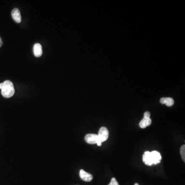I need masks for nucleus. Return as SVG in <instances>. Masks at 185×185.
<instances>
[{"instance_id": "1", "label": "nucleus", "mask_w": 185, "mask_h": 185, "mask_svg": "<svg viewBox=\"0 0 185 185\" xmlns=\"http://www.w3.org/2000/svg\"><path fill=\"white\" fill-rule=\"evenodd\" d=\"M161 153L156 151L152 152L146 151L142 156V160L147 166H152L153 164L156 165L161 162Z\"/></svg>"}, {"instance_id": "2", "label": "nucleus", "mask_w": 185, "mask_h": 185, "mask_svg": "<svg viewBox=\"0 0 185 185\" xmlns=\"http://www.w3.org/2000/svg\"><path fill=\"white\" fill-rule=\"evenodd\" d=\"M0 89L1 90L2 95L5 98H9L14 95L15 90L12 81L6 80L0 83Z\"/></svg>"}, {"instance_id": "3", "label": "nucleus", "mask_w": 185, "mask_h": 185, "mask_svg": "<svg viewBox=\"0 0 185 185\" xmlns=\"http://www.w3.org/2000/svg\"><path fill=\"white\" fill-rule=\"evenodd\" d=\"M84 139L87 144H91V145L96 144L98 146H101L102 145V143L100 141L98 136L97 134H87L85 136Z\"/></svg>"}, {"instance_id": "4", "label": "nucleus", "mask_w": 185, "mask_h": 185, "mask_svg": "<svg viewBox=\"0 0 185 185\" xmlns=\"http://www.w3.org/2000/svg\"><path fill=\"white\" fill-rule=\"evenodd\" d=\"M108 129L105 127H101V128L100 129L99 131L98 136L100 142H104L106 141L108 138Z\"/></svg>"}, {"instance_id": "5", "label": "nucleus", "mask_w": 185, "mask_h": 185, "mask_svg": "<svg viewBox=\"0 0 185 185\" xmlns=\"http://www.w3.org/2000/svg\"><path fill=\"white\" fill-rule=\"evenodd\" d=\"M79 175H80V178L82 180L85 181V182H91L92 181V178H93V177L92 174L87 172L83 169L80 170Z\"/></svg>"}, {"instance_id": "6", "label": "nucleus", "mask_w": 185, "mask_h": 185, "mask_svg": "<svg viewBox=\"0 0 185 185\" xmlns=\"http://www.w3.org/2000/svg\"><path fill=\"white\" fill-rule=\"evenodd\" d=\"M12 16L13 20L17 23H19L21 22V16L20 10L18 8H14L12 12Z\"/></svg>"}, {"instance_id": "7", "label": "nucleus", "mask_w": 185, "mask_h": 185, "mask_svg": "<svg viewBox=\"0 0 185 185\" xmlns=\"http://www.w3.org/2000/svg\"><path fill=\"white\" fill-rule=\"evenodd\" d=\"M33 51H34V55L36 57H41L43 54L41 45L39 43H36L34 44L33 48Z\"/></svg>"}, {"instance_id": "8", "label": "nucleus", "mask_w": 185, "mask_h": 185, "mask_svg": "<svg viewBox=\"0 0 185 185\" xmlns=\"http://www.w3.org/2000/svg\"><path fill=\"white\" fill-rule=\"evenodd\" d=\"M152 123L151 118L150 117H144L140 123V127L142 129H145L149 125H150Z\"/></svg>"}, {"instance_id": "9", "label": "nucleus", "mask_w": 185, "mask_h": 185, "mask_svg": "<svg viewBox=\"0 0 185 185\" xmlns=\"http://www.w3.org/2000/svg\"><path fill=\"white\" fill-rule=\"evenodd\" d=\"M165 104H166V105L168 107L172 106L174 104V100L172 98H166Z\"/></svg>"}, {"instance_id": "10", "label": "nucleus", "mask_w": 185, "mask_h": 185, "mask_svg": "<svg viewBox=\"0 0 185 185\" xmlns=\"http://www.w3.org/2000/svg\"><path fill=\"white\" fill-rule=\"evenodd\" d=\"M181 156L182 157V161H184V162L185 161V145H182L181 148Z\"/></svg>"}, {"instance_id": "11", "label": "nucleus", "mask_w": 185, "mask_h": 185, "mask_svg": "<svg viewBox=\"0 0 185 185\" xmlns=\"http://www.w3.org/2000/svg\"><path fill=\"white\" fill-rule=\"evenodd\" d=\"M108 185H119V184L115 178H112L111 179V182Z\"/></svg>"}, {"instance_id": "12", "label": "nucleus", "mask_w": 185, "mask_h": 185, "mask_svg": "<svg viewBox=\"0 0 185 185\" xmlns=\"http://www.w3.org/2000/svg\"><path fill=\"white\" fill-rule=\"evenodd\" d=\"M150 117V113L149 112H145L144 114V117Z\"/></svg>"}, {"instance_id": "13", "label": "nucleus", "mask_w": 185, "mask_h": 185, "mask_svg": "<svg viewBox=\"0 0 185 185\" xmlns=\"http://www.w3.org/2000/svg\"><path fill=\"white\" fill-rule=\"evenodd\" d=\"M165 100H166V98H161L160 99V103H161V104H165Z\"/></svg>"}, {"instance_id": "14", "label": "nucleus", "mask_w": 185, "mask_h": 185, "mask_svg": "<svg viewBox=\"0 0 185 185\" xmlns=\"http://www.w3.org/2000/svg\"><path fill=\"white\" fill-rule=\"evenodd\" d=\"M2 44H3V41H2V40L1 37H0V47L2 46Z\"/></svg>"}, {"instance_id": "15", "label": "nucleus", "mask_w": 185, "mask_h": 185, "mask_svg": "<svg viewBox=\"0 0 185 185\" xmlns=\"http://www.w3.org/2000/svg\"><path fill=\"white\" fill-rule=\"evenodd\" d=\"M139 185V184H137V183H136V184H135V185Z\"/></svg>"}]
</instances>
